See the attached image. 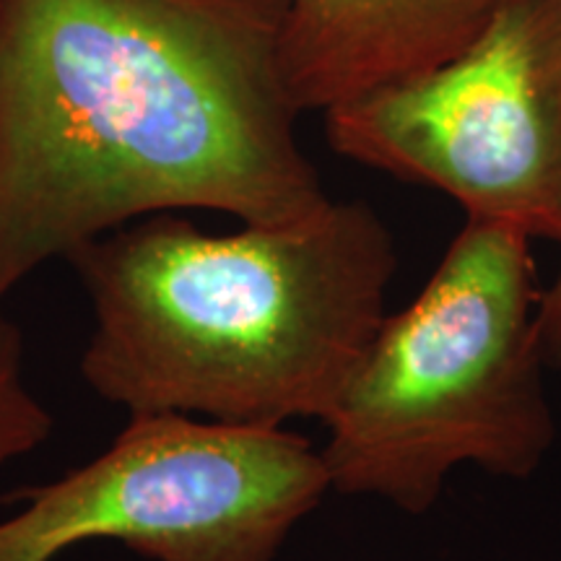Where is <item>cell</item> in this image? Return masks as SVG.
Returning a JSON list of instances; mask_svg holds the SVG:
<instances>
[{"mask_svg":"<svg viewBox=\"0 0 561 561\" xmlns=\"http://www.w3.org/2000/svg\"><path fill=\"white\" fill-rule=\"evenodd\" d=\"M50 432V411L26 382L24 339L0 310V468L37 450Z\"/></svg>","mask_w":561,"mask_h":561,"instance_id":"7","label":"cell"},{"mask_svg":"<svg viewBox=\"0 0 561 561\" xmlns=\"http://www.w3.org/2000/svg\"><path fill=\"white\" fill-rule=\"evenodd\" d=\"M289 0H0V301L146 216L331 201L284 79Z\"/></svg>","mask_w":561,"mask_h":561,"instance_id":"1","label":"cell"},{"mask_svg":"<svg viewBox=\"0 0 561 561\" xmlns=\"http://www.w3.org/2000/svg\"><path fill=\"white\" fill-rule=\"evenodd\" d=\"M70 263L94 310L81 375L102 401L286 426L335 409L388 314L398 252L375 208L331 198L231 234L146 216Z\"/></svg>","mask_w":561,"mask_h":561,"instance_id":"2","label":"cell"},{"mask_svg":"<svg viewBox=\"0 0 561 561\" xmlns=\"http://www.w3.org/2000/svg\"><path fill=\"white\" fill-rule=\"evenodd\" d=\"M541 341L549 367L561 369V257L551 284L541 294Z\"/></svg>","mask_w":561,"mask_h":561,"instance_id":"8","label":"cell"},{"mask_svg":"<svg viewBox=\"0 0 561 561\" xmlns=\"http://www.w3.org/2000/svg\"><path fill=\"white\" fill-rule=\"evenodd\" d=\"M504 0H289L284 79L294 107L325 112L419 73L471 42Z\"/></svg>","mask_w":561,"mask_h":561,"instance_id":"6","label":"cell"},{"mask_svg":"<svg viewBox=\"0 0 561 561\" xmlns=\"http://www.w3.org/2000/svg\"><path fill=\"white\" fill-rule=\"evenodd\" d=\"M533 240L466 219L430 280L385 314L322 424L331 489L421 515L462 466L528 479L557 424Z\"/></svg>","mask_w":561,"mask_h":561,"instance_id":"3","label":"cell"},{"mask_svg":"<svg viewBox=\"0 0 561 561\" xmlns=\"http://www.w3.org/2000/svg\"><path fill=\"white\" fill-rule=\"evenodd\" d=\"M328 491L322 453L286 426L130 413L87 466L21 491L0 561H55L89 541L151 561H276Z\"/></svg>","mask_w":561,"mask_h":561,"instance_id":"4","label":"cell"},{"mask_svg":"<svg viewBox=\"0 0 561 561\" xmlns=\"http://www.w3.org/2000/svg\"><path fill=\"white\" fill-rule=\"evenodd\" d=\"M322 115L341 157L561 244V0H504L453 58Z\"/></svg>","mask_w":561,"mask_h":561,"instance_id":"5","label":"cell"}]
</instances>
